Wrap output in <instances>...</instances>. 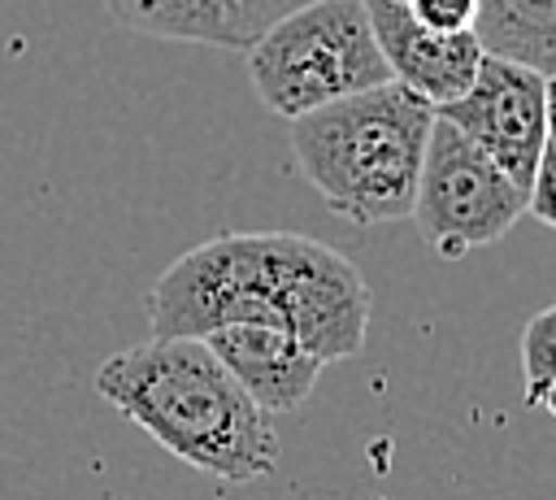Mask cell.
Masks as SVG:
<instances>
[{
	"mask_svg": "<svg viewBox=\"0 0 556 500\" xmlns=\"http://www.w3.org/2000/svg\"><path fill=\"white\" fill-rule=\"evenodd\" d=\"M408 13L439 30V35H465V30H478V13H482V0H404Z\"/></svg>",
	"mask_w": 556,
	"mask_h": 500,
	"instance_id": "cell-12",
	"label": "cell"
},
{
	"mask_svg": "<svg viewBox=\"0 0 556 500\" xmlns=\"http://www.w3.org/2000/svg\"><path fill=\"white\" fill-rule=\"evenodd\" d=\"M543 226L556 230V139H547L543 157H539V170H534V183H530V209Z\"/></svg>",
	"mask_w": 556,
	"mask_h": 500,
	"instance_id": "cell-13",
	"label": "cell"
},
{
	"mask_svg": "<svg viewBox=\"0 0 556 500\" xmlns=\"http://www.w3.org/2000/svg\"><path fill=\"white\" fill-rule=\"evenodd\" d=\"M547 135L556 139V74H547Z\"/></svg>",
	"mask_w": 556,
	"mask_h": 500,
	"instance_id": "cell-14",
	"label": "cell"
},
{
	"mask_svg": "<svg viewBox=\"0 0 556 500\" xmlns=\"http://www.w3.org/2000/svg\"><path fill=\"white\" fill-rule=\"evenodd\" d=\"M369 304L365 274L330 243L295 230H222L161 270L148 291V330L204 339L235 322H261L330 365L365 348Z\"/></svg>",
	"mask_w": 556,
	"mask_h": 500,
	"instance_id": "cell-1",
	"label": "cell"
},
{
	"mask_svg": "<svg viewBox=\"0 0 556 500\" xmlns=\"http://www.w3.org/2000/svg\"><path fill=\"white\" fill-rule=\"evenodd\" d=\"M517 352H521V404L526 409H539L543 391L556 378V304L539 309L521 326Z\"/></svg>",
	"mask_w": 556,
	"mask_h": 500,
	"instance_id": "cell-11",
	"label": "cell"
},
{
	"mask_svg": "<svg viewBox=\"0 0 556 500\" xmlns=\"http://www.w3.org/2000/svg\"><path fill=\"white\" fill-rule=\"evenodd\" d=\"M539 409H547V413L556 417V378H552V387L543 391V400H539Z\"/></svg>",
	"mask_w": 556,
	"mask_h": 500,
	"instance_id": "cell-15",
	"label": "cell"
},
{
	"mask_svg": "<svg viewBox=\"0 0 556 500\" xmlns=\"http://www.w3.org/2000/svg\"><path fill=\"white\" fill-rule=\"evenodd\" d=\"M96 391L165 452L222 483L278 474V430L204 339H143L96 370Z\"/></svg>",
	"mask_w": 556,
	"mask_h": 500,
	"instance_id": "cell-2",
	"label": "cell"
},
{
	"mask_svg": "<svg viewBox=\"0 0 556 500\" xmlns=\"http://www.w3.org/2000/svg\"><path fill=\"white\" fill-rule=\"evenodd\" d=\"M204 343L217 352V361L235 374V383L265 413L300 409L313 396V387L321 378V365H326L295 335H287L278 326H261V322L222 326V330L204 335Z\"/></svg>",
	"mask_w": 556,
	"mask_h": 500,
	"instance_id": "cell-8",
	"label": "cell"
},
{
	"mask_svg": "<svg viewBox=\"0 0 556 500\" xmlns=\"http://www.w3.org/2000/svg\"><path fill=\"white\" fill-rule=\"evenodd\" d=\"M439 117L460 126L517 187L530 191L547 148V74L486 52L465 96L439 104Z\"/></svg>",
	"mask_w": 556,
	"mask_h": 500,
	"instance_id": "cell-6",
	"label": "cell"
},
{
	"mask_svg": "<svg viewBox=\"0 0 556 500\" xmlns=\"http://www.w3.org/2000/svg\"><path fill=\"white\" fill-rule=\"evenodd\" d=\"M304 0H104L113 22L135 35L204 43V48H248L274 17Z\"/></svg>",
	"mask_w": 556,
	"mask_h": 500,
	"instance_id": "cell-9",
	"label": "cell"
},
{
	"mask_svg": "<svg viewBox=\"0 0 556 500\" xmlns=\"http://www.w3.org/2000/svg\"><path fill=\"white\" fill-rule=\"evenodd\" d=\"M473 35L495 57L556 74V0H482Z\"/></svg>",
	"mask_w": 556,
	"mask_h": 500,
	"instance_id": "cell-10",
	"label": "cell"
},
{
	"mask_svg": "<svg viewBox=\"0 0 556 500\" xmlns=\"http://www.w3.org/2000/svg\"><path fill=\"white\" fill-rule=\"evenodd\" d=\"M439 109L400 78L291 122V157L326 209L352 226L413 217Z\"/></svg>",
	"mask_w": 556,
	"mask_h": 500,
	"instance_id": "cell-3",
	"label": "cell"
},
{
	"mask_svg": "<svg viewBox=\"0 0 556 500\" xmlns=\"http://www.w3.org/2000/svg\"><path fill=\"white\" fill-rule=\"evenodd\" d=\"M243 52L261 104L287 122L395 78L365 0H304Z\"/></svg>",
	"mask_w": 556,
	"mask_h": 500,
	"instance_id": "cell-4",
	"label": "cell"
},
{
	"mask_svg": "<svg viewBox=\"0 0 556 500\" xmlns=\"http://www.w3.org/2000/svg\"><path fill=\"white\" fill-rule=\"evenodd\" d=\"M526 209H530V191L517 187L460 126L434 117L417 183V204H413V222L421 239L439 257L456 261L473 248L500 243Z\"/></svg>",
	"mask_w": 556,
	"mask_h": 500,
	"instance_id": "cell-5",
	"label": "cell"
},
{
	"mask_svg": "<svg viewBox=\"0 0 556 500\" xmlns=\"http://www.w3.org/2000/svg\"><path fill=\"white\" fill-rule=\"evenodd\" d=\"M369 4V22L374 35L382 43V57L391 65V74L413 87L417 96H426L434 109L465 96L478 78V65L486 57L482 39L473 30L465 35H439L430 26H421L404 0H365Z\"/></svg>",
	"mask_w": 556,
	"mask_h": 500,
	"instance_id": "cell-7",
	"label": "cell"
}]
</instances>
